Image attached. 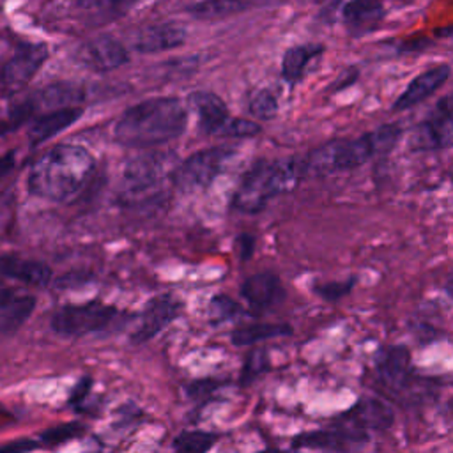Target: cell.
Listing matches in <instances>:
<instances>
[{"label":"cell","mask_w":453,"mask_h":453,"mask_svg":"<svg viewBox=\"0 0 453 453\" xmlns=\"http://www.w3.org/2000/svg\"><path fill=\"white\" fill-rule=\"evenodd\" d=\"M94 157L81 145L60 143L48 149L28 172V191L51 202L76 196L94 172Z\"/></svg>","instance_id":"1"},{"label":"cell","mask_w":453,"mask_h":453,"mask_svg":"<svg viewBox=\"0 0 453 453\" xmlns=\"http://www.w3.org/2000/svg\"><path fill=\"white\" fill-rule=\"evenodd\" d=\"M188 113L177 97H150L127 108L115 124L113 134L120 145L147 149L180 136Z\"/></svg>","instance_id":"2"},{"label":"cell","mask_w":453,"mask_h":453,"mask_svg":"<svg viewBox=\"0 0 453 453\" xmlns=\"http://www.w3.org/2000/svg\"><path fill=\"white\" fill-rule=\"evenodd\" d=\"M304 173V161L296 157L260 159L242 177L232 205L241 212H258L271 198L292 191Z\"/></svg>","instance_id":"3"},{"label":"cell","mask_w":453,"mask_h":453,"mask_svg":"<svg viewBox=\"0 0 453 453\" xmlns=\"http://www.w3.org/2000/svg\"><path fill=\"white\" fill-rule=\"evenodd\" d=\"M398 136L400 127L396 124H388L354 140L329 142L310 154L304 161L306 172L333 173L357 168L373 154L389 150L396 143Z\"/></svg>","instance_id":"4"},{"label":"cell","mask_w":453,"mask_h":453,"mask_svg":"<svg viewBox=\"0 0 453 453\" xmlns=\"http://www.w3.org/2000/svg\"><path fill=\"white\" fill-rule=\"evenodd\" d=\"M234 156V149L219 145L198 150L173 168L172 184L182 193H193L207 188Z\"/></svg>","instance_id":"5"},{"label":"cell","mask_w":453,"mask_h":453,"mask_svg":"<svg viewBox=\"0 0 453 453\" xmlns=\"http://www.w3.org/2000/svg\"><path fill=\"white\" fill-rule=\"evenodd\" d=\"M119 311L113 306L92 301L62 306L51 317V329L65 338H78L108 327Z\"/></svg>","instance_id":"6"},{"label":"cell","mask_w":453,"mask_h":453,"mask_svg":"<svg viewBox=\"0 0 453 453\" xmlns=\"http://www.w3.org/2000/svg\"><path fill=\"white\" fill-rule=\"evenodd\" d=\"M48 58V48L41 42H25L0 69V92L12 96L19 92Z\"/></svg>","instance_id":"7"},{"label":"cell","mask_w":453,"mask_h":453,"mask_svg":"<svg viewBox=\"0 0 453 453\" xmlns=\"http://www.w3.org/2000/svg\"><path fill=\"white\" fill-rule=\"evenodd\" d=\"M453 124H451V99L444 96L430 113V117L419 122L414 129L411 147L412 150H437L451 145Z\"/></svg>","instance_id":"8"},{"label":"cell","mask_w":453,"mask_h":453,"mask_svg":"<svg viewBox=\"0 0 453 453\" xmlns=\"http://www.w3.org/2000/svg\"><path fill=\"white\" fill-rule=\"evenodd\" d=\"M74 60L90 71L108 73L127 64L129 53L126 46L111 35H99L83 42L76 50Z\"/></svg>","instance_id":"9"},{"label":"cell","mask_w":453,"mask_h":453,"mask_svg":"<svg viewBox=\"0 0 453 453\" xmlns=\"http://www.w3.org/2000/svg\"><path fill=\"white\" fill-rule=\"evenodd\" d=\"M165 163L159 154H142L129 159L122 170L120 193L126 198L147 195L163 177Z\"/></svg>","instance_id":"10"},{"label":"cell","mask_w":453,"mask_h":453,"mask_svg":"<svg viewBox=\"0 0 453 453\" xmlns=\"http://www.w3.org/2000/svg\"><path fill=\"white\" fill-rule=\"evenodd\" d=\"M182 304L173 296H159L147 303L142 311L140 324L131 334L133 343H145L157 333H161L180 313Z\"/></svg>","instance_id":"11"},{"label":"cell","mask_w":453,"mask_h":453,"mask_svg":"<svg viewBox=\"0 0 453 453\" xmlns=\"http://www.w3.org/2000/svg\"><path fill=\"white\" fill-rule=\"evenodd\" d=\"M375 370L382 384L393 391L403 389L411 379V354L403 345L382 347L375 356Z\"/></svg>","instance_id":"12"},{"label":"cell","mask_w":453,"mask_h":453,"mask_svg":"<svg viewBox=\"0 0 453 453\" xmlns=\"http://www.w3.org/2000/svg\"><path fill=\"white\" fill-rule=\"evenodd\" d=\"M395 414L389 405L377 398H365L357 402L347 414L342 416V426L354 430H386L393 425Z\"/></svg>","instance_id":"13"},{"label":"cell","mask_w":453,"mask_h":453,"mask_svg":"<svg viewBox=\"0 0 453 453\" xmlns=\"http://www.w3.org/2000/svg\"><path fill=\"white\" fill-rule=\"evenodd\" d=\"M366 441H368L366 432L338 425L333 430H315V432L301 434L294 437L292 446L311 448V449H349Z\"/></svg>","instance_id":"14"},{"label":"cell","mask_w":453,"mask_h":453,"mask_svg":"<svg viewBox=\"0 0 453 453\" xmlns=\"http://www.w3.org/2000/svg\"><path fill=\"white\" fill-rule=\"evenodd\" d=\"M241 296L251 310L262 311L280 304L285 297V290L276 274L258 273L244 280L241 285Z\"/></svg>","instance_id":"15"},{"label":"cell","mask_w":453,"mask_h":453,"mask_svg":"<svg viewBox=\"0 0 453 453\" xmlns=\"http://www.w3.org/2000/svg\"><path fill=\"white\" fill-rule=\"evenodd\" d=\"M189 106L195 110L198 117V126L205 134L219 136L223 126L230 119L228 108L219 96L207 90L191 92L188 97Z\"/></svg>","instance_id":"16"},{"label":"cell","mask_w":453,"mask_h":453,"mask_svg":"<svg viewBox=\"0 0 453 453\" xmlns=\"http://www.w3.org/2000/svg\"><path fill=\"white\" fill-rule=\"evenodd\" d=\"M448 78H449V65L448 64L435 65V67L418 74L407 85V88L400 94V97L395 101L393 110L403 111V110H409V108L419 104L421 101L430 97L437 88H441Z\"/></svg>","instance_id":"17"},{"label":"cell","mask_w":453,"mask_h":453,"mask_svg":"<svg viewBox=\"0 0 453 453\" xmlns=\"http://www.w3.org/2000/svg\"><path fill=\"white\" fill-rule=\"evenodd\" d=\"M35 308V297L12 288L0 290V336L16 333Z\"/></svg>","instance_id":"18"},{"label":"cell","mask_w":453,"mask_h":453,"mask_svg":"<svg viewBox=\"0 0 453 453\" xmlns=\"http://www.w3.org/2000/svg\"><path fill=\"white\" fill-rule=\"evenodd\" d=\"M186 41V28L173 21H165L143 28L133 41V48L140 53H157L180 46Z\"/></svg>","instance_id":"19"},{"label":"cell","mask_w":453,"mask_h":453,"mask_svg":"<svg viewBox=\"0 0 453 453\" xmlns=\"http://www.w3.org/2000/svg\"><path fill=\"white\" fill-rule=\"evenodd\" d=\"M83 96H85L83 88L74 83H51V85L37 90L35 94H32L27 99L32 104L34 113H35L39 110L50 111V110H57V108L74 106L76 103H80L83 99Z\"/></svg>","instance_id":"20"},{"label":"cell","mask_w":453,"mask_h":453,"mask_svg":"<svg viewBox=\"0 0 453 453\" xmlns=\"http://www.w3.org/2000/svg\"><path fill=\"white\" fill-rule=\"evenodd\" d=\"M81 117V108L78 106H67V108H57L44 111L41 117L35 119L32 127L28 129V138L32 143L46 142L48 138H53L55 134L62 133L65 127L74 124Z\"/></svg>","instance_id":"21"},{"label":"cell","mask_w":453,"mask_h":453,"mask_svg":"<svg viewBox=\"0 0 453 453\" xmlns=\"http://www.w3.org/2000/svg\"><path fill=\"white\" fill-rule=\"evenodd\" d=\"M0 273L7 278L35 287H44L51 280V269L46 264L12 255L0 258Z\"/></svg>","instance_id":"22"},{"label":"cell","mask_w":453,"mask_h":453,"mask_svg":"<svg viewBox=\"0 0 453 453\" xmlns=\"http://www.w3.org/2000/svg\"><path fill=\"white\" fill-rule=\"evenodd\" d=\"M382 16L384 9L379 0H350L343 7V21L354 34L372 30Z\"/></svg>","instance_id":"23"},{"label":"cell","mask_w":453,"mask_h":453,"mask_svg":"<svg viewBox=\"0 0 453 453\" xmlns=\"http://www.w3.org/2000/svg\"><path fill=\"white\" fill-rule=\"evenodd\" d=\"M322 50L324 48L319 44H301V46L288 48L281 58V76L287 81L296 83L304 74V69L308 67V64L317 55H320Z\"/></svg>","instance_id":"24"},{"label":"cell","mask_w":453,"mask_h":453,"mask_svg":"<svg viewBox=\"0 0 453 453\" xmlns=\"http://www.w3.org/2000/svg\"><path fill=\"white\" fill-rule=\"evenodd\" d=\"M258 0H202L193 4L188 12L198 19H219L246 11Z\"/></svg>","instance_id":"25"},{"label":"cell","mask_w":453,"mask_h":453,"mask_svg":"<svg viewBox=\"0 0 453 453\" xmlns=\"http://www.w3.org/2000/svg\"><path fill=\"white\" fill-rule=\"evenodd\" d=\"M290 333L292 329L287 324H253V326H244L235 329L232 333V343L237 347H244V345H253L255 342L285 336Z\"/></svg>","instance_id":"26"},{"label":"cell","mask_w":453,"mask_h":453,"mask_svg":"<svg viewBox=\"0 0 453 453\" xmlns=\"http://www.w3.org/2000/svg\"><path fill=\"white\" fill-rule=\"evenodd\" d=\"M218 441V435L203 430H188L179 434L173 439V449L184 451V453H203L212 448V444Z\"/></svg>","instance_id":"27"},{"label":"cell","mask_w":453,"mask_h":453,"mask_svg":"<svg viewBox=\"0 0 453 453\" xmlns=\"http://www.w3.org/2000/svg\"><path fill=\"white\" fill-rule=\"evenodd\" d=\"M250 111L257 119H262V120L273 119L278 111V101H276L274 94L269 88L258 90L250 101Z\"/></svg>","instance_id":"28"},{"label":"cell","mask_w":453,"mask_h":453,"mask_svg":"<svg viewBox=\"0 0 453 453\" xmlns=\"http://www.w3.org/2000/svg\"><path fill=\"white\" fill-rule=\"evenodd\" d=\"M209 310H211V319L216 324L223 322V320H230L242 313V306L239 303H235L232 297L223 296V294H218L216 297H212Z\"/></svg>","instance_id":"29"},{"label":"cell","mask_w":453,"mask_h":453,"mask_svg":"<svg viewBox=\"0 0 453 453\" xmlns=\"http://www.w3.org/2000/svg\"><path fill=\"white\" fill-rule=\"evenodd\" d=\"M260 133V126L253 120L248 119H234L230 117L226 120V124L223 126L219 136H226V138H250Z\"/></svg>","instance_id":"30"},{"label":"cell","mask_w":453,"mask_h":453,"mask_svg":"<svg viewBox=\"0 0 453 453\" xmlns=\"http://www.w3.org/2000/svg\"><path fill=\"white\" fill-rule=\"evenodd\" d=\"M269 366L267 363V357L264 354V350H255L248 356L246 359V365H244V370H242V384H250L255 377H258L262 372H265Z\"/></svg>","instance_id":"31"},{"label":"cell","mask_w":453,"mask_h":453,"mask_svg":"<svg viewBox=\"0 0 453 453\" xmlns=\"http://www.w3.org/2000/svg\"><path fill=\"white\" fill-rule=\"evenodd\" d=\"M354 285V278L347 280V281H331V283H322V285H317L313 290L315 294H319L322 299L326 301H336L340 297H343L345 294L350 292Z\"/></svg>","instance_id":"32"},{"label":"cell","mask_w":453,"mask_h":453,"mask_svg":"<svg viewBox=\"0 0 453 453\" xmlns=\"http://www.w3.org/2000/svg\"><path fill=\"white\" fill-rule=\"evenodd\" d=\"M81 432V426L76 425V423H67V425H60V426H55L51 430H46L41 437L42 441L46 442H62V441H67L71 437H76L78 434Z\"/></svg>","instance_id":"33"},{"label":"cell","mask_w":453,"mask_h":453,"mask_svg":"<svg viewBox=\"0 0 453 453\" xmlns=\"http://www.w3.org/2000/svg\"><path fill=\"white\" fill-rule=\"evenodd\" d=\"M235 248L241 260H248L255 250V237L250 234H241L235 239Z\"/></svg>","instance_id":"34"},{"label":"cell","mask_w":453,"mask_h":453,"mask_svg":"<svg viewBox=\"0 0 453 453\" xmlns=\"http://www.w3.org/2000/svg\"><path fill=\"white\" fill-rule=\"evenodd\" d=\"M34 446H35V442L21 441V442H14V444H7V446H4L2 449H5V451H11V449H30V448H34Z\"/></svg>","instance_id":"35"},{"label":"cell","mask_w":453,"mask_h":453,"mask_svg":"<svg viewBox=\"0 0 453 453\" xmlns=\"http://www.w3.org/2000/svg\"><path fill=\"white\" fill-rule=\"evenodd\" d=\"M315 2H322V0H315Z\"/></svg>","instance_id":"36"}]
</instances>
